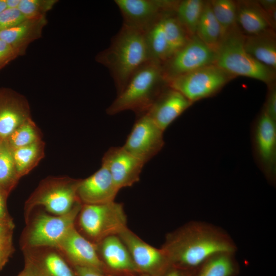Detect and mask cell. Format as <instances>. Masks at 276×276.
Here are the masks:
<instances>
[{
  "instance_id": "cell-1",
  "label": "cell",
  "mask_w": 276,
  "mask_h": 276,
  "mask_svg": "<svg viewBox=\"0 0 276 276\" xmlns=\"http://www.w3.org/2000/svg\"><path fill=\"white\" fill-rule=\"evenodd\" d=\"M161 248L171 266L190 270L215 255L236 254L238 249L225 229L200 220L189 221L168 233Z\"/></svg>"
},
{
  "instance_id": "cell-2",
  "label": "cell",
  "mask_w": 276,
  "mask_h": 276,
  "mask_svg": "<svg viewBox=\"0 0 276 276\" xmlns=\"http://www.w3.org/2000/svg\"><path fill=\"white\" fill-rule=\"evenodd\" d=\"M96 60L108 69L119 94L133 74L149 60L144 33L123 25Z\"/></svg>"
},
{
  "instance_id": "cell-3",
  "label": "cell",
  "mask_w": 276,
  "mask_h": 276,
  "mask_svg": "<svg viewBox=\"0 0 276 276\" xmlns=\"http://www.w3.org/2000/svg\"><path fill=\"white\" fill-rule=\"evenodd\" d=\"M168 86L160 64L149 60L131 77L106 112L113 115L130 110L138 117L146 113L160 93Z\"/></svg>"
},
{
  "instance_id": "cell-4",
  "label": "cell",
  "mask_w": 276,
  "mask_h": 276,
  "mask_svg": "<svg viewBox=\"0 0 276 276\" xmlns=\"http://www.w3.org/2000/svg\"><path fill=\"white\" fill-rule=\"evenodd\" d=\"M244 37L237 25L228 31L216 50L215 64L233 77L251 78L269 85L273 83L275 71L247 53L244 48Z\"/></svg>"
},
{
  "instance_id": "cell-5",
  "label": "cell",
  "mask_w": 276,
  "mask_h": 276,
  "mask_svg": "<svg viewBox=\"0 0 276 276\" xmlns=\"http://www.w3.org/2000/svg\"><path fill=\"white\" fill-rule=\"evenodd\" d=\"M81 230L93 243L119 234L127 226V216L122 203L114 201L96 204H82L78 215Z\"/></svg>"
},
{
  "instance_id": "cell-6",
  "label": "cell",
  "mask_w": 276,
  "mask_h": 276,
  "mask_svg": "<svg viewBox=\"0 0 276 276\" xmlns=\"http://www.w3.org/2000/svg\"><path fill=\"white\" fill-rule=\"evenodd\" d=\"M80 181V179L68 177H50L43 179L27 201L26 214L37 206H42L55 215L68 213L81 203L77 194Z\"/></svg>"
},
{
  "instance_id": "cell-7",
  "label": "cell",
  "mask_w": 276,
  "mask_h": 276,
  "mask_svg": "<svg viewBox=\"0 0 276 276\" xmlns=\"http://www.w3.org/2000/svg\"><path fill=\"white\" fill-rule=\"evenodd\" d=\"M234 77L214 64L173 78L168 84L193 103L215 95Z\"/></svg>"
},
{
  "instance_id": "cell-8",
  "label": "cell",
  "mask_w": 276,
  "mask_h": 276,
  "mask_svg": "<svg viewBox=\"0 0 276 276\" xmlns=\"http://www.w3.org/2000/svg\"><path fill=\"white\" fill-rule=\"evenodd\" d=\"M82 204H77L68 213L51 216L40 213L32 221L26 236V246L30 248H57L70 230L75 226Z\"/></svg>"
},
{
  "instance_id": "cell-9",
  "label": "cell",
  "mask_w": 276,
  "mask_h": 276,
  "mask_svg": "<svg viewBox=\"0 0 276 276\" xmlns=\"http://www.w3.org/2000/svg\"><path fill=\"white\" fill-rule=\"evenodd\" d=\"M251 141L258 166L267 180L274 185L276 179V121L263 110L252 125Z\"/></svg>"
},
{
  "instance_id": "cell-10",
  "label": "cell",
  "mask_w": 276,
  "mask_h": 276,
  "mask_svg": "<svg viewBox=\"0 0 276 276\" xmlns=\"http://www.w3.org/2000/svg\"><path fill=\"white\" fill-rule=\"evenodd\" d=\"M126 26L145 33L164 16L175 13L179 1L115 0Z\"/></svg>"
},
{
  "instance_id": "cell-11",
  "label": "cell",
  "mask_w": 276,
  "mask_h": 276,
  "mask_svg": "<svg viewBox=\"0 0 276 276\" xmlns=\"http://www.w3.org/2000/svg\"><path fill=\"white\" fill-rule=\"evenodd\" d=\"M216 59V51L195 35L161 66L168 82L180 75L214 64Z\"/></svg>"
},
{
  "instance_id": "cell-12",
  "label": "cell",
  "mask_w": 276,
  "mask_h": 276,
  "mask_svg": "<svg viewBox=\"0 0 276 276\" xmlns=\"http://www.w3.org/2000/svg\"><path fill=\"white\" fill-rule=\"evenodd\" d=\"M164 132L144 114L138 117L123 147L145 164L164 147Z\"/></svg>"
},
{
  "instance_id": "cell-13",
  "label": "cell",
  "mask_w": 276,
  "mask_h": 276,
  "mask_svg": "<svg viewBox=\"0 0 276 276\" xmlns=\"http://www.w3.org/2000/svg\"><path fill=\"white\" fill-rule=\"evenodd\" d=\"M118 236L128 248L140 274L163 276L171 266L161 248L146 243L128 227Z\"/></svg>"
},
{
  "instance_id": "cell-14",
  "label": "cell",
  "mask_w": 276,
  "mask_h": 276,
  "mask_svg": "<svg viewBox=\"0 0 276 276\" xmlns=\"http://www.w3.org/2000/svg\"><path fill=\"white\" fill-rule=\"evenodd\" d=\"M67 258L71 266L86 267L109 274L101 260L96 244L82 235L76 228H71L57 248Z\"/></svg>"
},
{
  "instance_id": "cell-15",
  "label": "cell",
  "mask_w": 276,
  "mask_h": 276,
  "mask_svg": "<svg viewBox=\"0 0 276 276\" xmlns=\"http://www.w3.org/2000/svg\"><path fill=\"white\" fill-rule=\"evenodd\" d=\"M145 164L122 147H112L104 154L102 166L120 190L138 182Z\"/></svg>"
},
{
  "instance_id": "cell-16",
  "label": "cell",
  "mask_w": 276,
  "mask_h": 276,
  "mask_svg": "<svg viewBox=\"0 0 276 276\" xmlns=\"http://www.w3.org/2000/svg\"><path fill=\"white\" fill-rule=\"evenodd\" d=\"M29 103L19 93L0 88V141H5L21 124L31 118Z\"/></svg>"
},
{
  "instance_id": "cell-17",
  "label": "cell",
  "mask_w": 276,
  "mask_h": 276,
  "mask_svg": "<svg viewBox=\"0 0 276 276\" xmlns=\"http://www.w3.org/2000/svg\"><path fill=\"white\" fill-rule=\"evenodd\" d=\"M99 255L114 276L140 274L126 246L118 235L107 237L96 244Z\"/></svg>"
},
{
  "instance_id": "cell-18",
  "label": "cell",
  "mask_w": 276,
  "mask_h": 276,
  "mask_svg": "<svg viewBox=\"0 0 276 276\" xmlns=\"http://www.w3.org/2000/svg\"><path fill=\"white\" fill-rule=\"evenodd\" d=\"M192 104L180 93L168 86L160 93L145 114L164 131Z\"/></svg>"
},
{
  "instance_id": "cell-19",
  "label": "cell",
  "mask_w": 276,
  "mask_h": 276,
  "mask_svg": "<svg viewBox=\"0 0 276 276\" xmlns=\"http://www.w3.org/2000/svg\"><path fill=\"white\" fill-rule=\"evenodd\" d=\"M119 191L108 170L101 165L91 176L81 179L77 194L82 204H103L114 201Z\"/></svg>"
},
{
  "instance_id": "cell-20",
  "label": "cell",
  "mask_w": 276,
  "mask_h": 276,
  "mask_svg": "<svg viewBox=\"0 0 276 276\" xmlns=\"http://www.w3.org/2000/svg\"><path fill=\"white\" fill-rule=\"evenodd\" d=\"M236 3V25L244 35H256L274 31L267 15L257 2Z\"/></svg>"
},
{
  "instance_id": "cell-21",
  "label": "cell",
  "mask_w": 276,
  "mask_h": 276,
  "mask_svg": "<svg viewBox=\"0 0 276 276\" xmlns=\"http://www.w3.org/2000/svg\"><path fill=\"white\" fill-rule=\"evenodd\" d=\"M47 21L45 16L27 19L21 24L0 31V39L9 44L18 55L22 54L28 45L41 35Z\"/></svg>"
},
{
  "instance_id": "cell-22",
  "label": "cell",
  "mask_w": 276,
  "mask_h": 276,
  "mask_svg": "<svg viewBox=\"0 0 276 276\" xmlns=\"http://www.w3.org/2000/svg\"><path fill=\"white\" fill-rule=\"evenodd\" d=\"M244 48L255 60L275 70L276 41L273 30L256 35H245Z\"/></svg>"
},
{
  "instance_id": "cell-23",
  "label": "cell",
  "mask_w": 276,
  "mask_h": 276,
  "mask_svg": "<svg viewBox=\"0 0 276 276\" xmlns=\"http://www.w3.org/2000/svg\"><path fill=\"white\" fill-rule=\"evenodd\" d=\"M240 267L235 253L215 255L197 268L193 276H237Z\"/></svg>"
},
{
  "instance_id": "cell-24",
  "label": "cell",
  "mask_w": 276,
  "mask_h": 276,
  "mask_svg": "<svg viewBox=\"0 0 276 276\" xmlns=\"http://www.w3.org/2000/svg\"><path fill=\"white\" fill-rule=\"evenodd\" d=\"M42 276H77L72 267L58 253L49 251L39 255L26 254Z\"/></svg>"
},
{
  "instance_id": "cell-25",
  "label": "cell",
  "mask_w": 276,
  "mask_h": 276,
  "mask_svg": "<svg viewBox=\"0 0 276 276\" xmlns=\"http://www.w3.org/2000/svg\"><path fill=\"white\" fill-rule=\"evenodd\" d=\"M162 18L144 33L149 60L160 65L172 56L164 30Z\"/></svg>"
},
{
  "instance_id": "cell-26",
  "label": "cell",
  "mask_w": 276,
  "mask_h": 276,
  "mask_svg": "<svg viewBox=\"0 0 276 276\" xmlns=\"http://www.w3.org/2000/svg\"><path fill=\"white\" fill-rule=\"evenodd\" d=\"M45 143L40 140L26 146L11 150L19 178L28 174L44 156Z\"/></svg>"
},
{
  "instance_id": "cell-27",
  "label": "cell",
  "mask_w": 276,
  "mask_h": 276,
  "mask_svg": "<svg viewBox=\"0 0 276 276\" xmlns=\"http://www.w3.org/2000/svg\"><path fill=\"white\" fill-rule=\"evenodd\" d=\"M196 35L216 51L223 37L222 29L215 17L210 2H205Z\"/></svg>"
},
{
  "instance_id": "cell-28",
  "label": "cell",
  "mask_w": 276,
  "mask_h": 276,
  "mask_svg": "<svg viewBox=\"0 0 276 276\" xmlns=\"http://www.w3.org/2000/svg\"><path fill=\"white\" fill-rule=\"evenodd\" d=\"M205 2L201 0L179 1L175 16L190 37L196 35Z\"/></svg>"
},
{
  "instance_id": "cell-29",
  "label": "cell",
  "mask_w": 276,
  "mask_h": 276,
  "mask_svg": "<svg viewBox=\"0 0 276 276\" xmlns=\"http://www.w3.org/2000/svg\"><path fill=\"white\" fill-rule=\"evenodd\" d=\"M42 133L31 118L19 126L5 141L11 150L42 140Z\"/></svg>"
},
{
  "instance_id": "cell-30",
  "label": "cell",
  "mask_w": 276,
  "mask_h": 276,
  "mask_svg": "<svg viewBox=\"0 0 276 276\" xmlns=\"http://www.w3.org/2000/svg\"><path fill=\"white\" fill-rule=\"evenodd\" d=\"M19 179L11 150L3 141L0 146V188L10 194Z\"/></svg>"
},
{
  "instance_id": "cell-31",
  "label": "cell",
  "mask_w": 276,
  "mask_h": 276,
  "mask_svg": "<svg viewBox=\"0 0 276 276\" xmlns=\"http://www.w3.org/2000/svg\"><path fill=\"white\" fill-rule=\"evenodd\" d=\"M162 21L173 56L188 42L191 37L176 19L175 13L164 16Z\"/></svg>"
},
{
  "instance_id": "cell-32",
  "label": "cell",
  "mask_w": 276,
  "mask_h": 276,
  "mask_svg": "<svg viewBox=\"0 0 276 276\" xmlns=\"http://www.w3.org/2000/svg\"><path fill=\"white\" fill-rule=\"evenodd\" d=\"M209 2L224 36L237 25V3L232 0H213Z\"/></svg>"
},
{
  "instance_id": "cell-33",
  "label": "cell",
  "mask_w": 276,
  "mask_h": 276,
  "mask_svg": "<svg viewBox=\"0 0 276 276\" xmlns=\"http://www.w3.org/2000/svg\"><path fill=\"white\" fill-rule=\"evenodd\" d=\"M56 1L20 0L18 9L26 19H33L44 16Z\"/></svg>"
},
{
  "instance_id": "cell-34",
  "label": "cell",
  "mask_w": 276,
  "mask_h": 276,
  "mask_svg": "<svg viewBox=\"0 0 276 276\" xmlns=\"http://www.w3.org/2000/svg\"><path fill=\"white\" fill-rule=\"evenodd\" d=\"M26 19L18 8H7L0 14V31L14 27Z\"/></svg>"
},
{
  "instance_id": "cell-35",
  "label": "cell",
  "mask_w": 276,
  "mask_h": 276,
  "mask_svg": "<svg viewBox=\"0 0 276 276\" xmlns=\"http://www.w3.org/2000/svg\"><path fill=\"white\" fill-rule=\"evenodd\" d=\"M14 224L13 220H0V245H12Z\"/></svg>"
},
{
  "instance_id": "cell-36",
  "label": "cell",
  "mask_w": 276,
  "mask_h": 276,
  "mask_svg": "<svg viewBox=\"0 0 276 276\" xmlns=\"http://www.w3.org/2000/svg\"><path fill=\"white\" fill-rule=\"evenodd\" d=\"M264 107L263 109L272 119L276 121V87L274 83L269 85Z\"/></svg>"
},
{
  "instance_id": "cell-37",
  "label": "cell",
  "mask_w": 276,
  "mask_h": 276,
  "mask_svg": "<svg viewBox=\"0 0 276 276\" xmlns=\"http://www.w3.org/2000/svg\"><path fill=\"white\" fill-rule=\"evenodd\" d=\"M17 56V53L9 44L0 39V70Z\"/></svg>"
},
{
  "instance_id": "cell-38",
  "label": "cell",
  "mask_w": 276,
  "mask_h": 276,
  "mask_svg": "<svg viewBox=\"0 0 276 276\" xmlns=\"http://www.w3.org/2000/svg\"><path fill=\"white\" fill-rule=\"evenodd\" d=\"M9 194L0 188V220L9 221L12 220L8 213L7 208V199Z\"/></svg>"
},
{
  "instance_id": "cell-39",
  "label": "cell",
  "mask_w": 276,
  "mask_h": 276,
  "mask_svg": "<svg viewBox=\"0 0 276 276\" xmlns=\"http://www.w3.org/2000/svg\"><path fill=\"white\" fill-rule=\"evenodd\" d=\"M77 276H110L96 269L81 266H72Z\"/></svg>"
},
{
  "instance_id": "cell-40",
  "label": "cell",
  "mask_w": 276,
  "mask_h": 276,
  "mask_svg": "<svg viewBox=\"0 0 276 276\" xmlns=\"http://www.w3.org/2000/svg\"><path fill=\"white\" fill-rule=\"evenodd\" d=\"M14 251L12 245H0V271L8 262Z\"/></svg>"
},
{
  "instance_id": "cell-41",
  "label": "cell",
  "mask_w": 276,
  "mask_h": 276,
  "mask_svg": "<svg viewBox=\"0 0 276 276\" xmlns=\"http://www.w3.org/2000/svg\"><path fill=\"white\" fill-rule=\"evenodd\" d=\"M194 271L171 266L163 276H193Z\"/></svg>"
},
{
  "instance_id": "cell-42",
  "label": "cell",
  "mask_w": 276,
  "mask_h": 276,
  "mask_svg": "<svg viewBox=\"0 0 276 276\" xmlns=\"http://www.w3.org/2000/svg\"><path fill=\"white\" fill-rule=\"evenodd\" d=\"M17 276H36V269L31 260L25 256V264L22 270Z\"/></svg>"
},
{
  "instance_id": "cell-43",
  "label": "cell",
  "mask_w": 276,
  "mask_h": 276,
  "mask_svg": "<svg viewBox=\"0 0 276 276\" xmlns=\"http://www.w3.org/2000/svg\"><path fill=\"white\" fill-rule=\"evenodd\" d=\"M20 0H6L7 8H17Z\"/></svg>"
},
{
  "instance_id": "cell-44",
  "label": "cell",
  "mask_w": 276,
  "mask_h": 276,
  "mask_svg": "<svg viewBox=\"0 0 276 276\" xmlns=\"http://www.w3.org/2000/svg\"><path fill=\"white\" fill-rule=\"evenodd\" d=\"M7 9L6 0H0V14Z\"/></svg>"
},
{
  "instance_id": "cell-45",
  "label": "cell",
  "mask_w": 276,
  "mask_h": 276,
  "mask_svg": "<svg viewBox=\"0 0 276 276\" xmlns=\"http://www.w3.org/2000/svg\"><path fill=\"white\" fill-rule=\"evenodd\" d=\"M109 275L110 276H114V275H111V274H109ZM130 276H149V275H148L145 274H137L130 275Z\"/></svg>"
},
{
  "instance_id": "cell-46",
  "label": "cell",
  "mask_w": 276,
  "mask_h": 276,
  "mask_svg": "<svg viewBox=\"0 0 276 276\" xmlns=\"http://www.w3.org/2000/svg\"><path fill=\"white\" fill-rule=\"evenodd\" d=\"M34 265V264H33ZM35 267V266H34ZM36 269V268H35ZM36 276H42L36 269Z\"/></svg>"
},
{
  "instance_id": "cell-47",
  "label": "cell",
  "mask_w": 276,
  "mask_h": 276,
  "mask_svg": "<svg viewBox=\"0 0 276 276\" xmlns=\"http://www.w3.org/2000/svg\"><path fill=\"white\" fill-rule=\"evenodd\" d=\"M2 141H0V146H1V145L2 144V143L3 142Z\"/></svg>"
}]
</instances>
